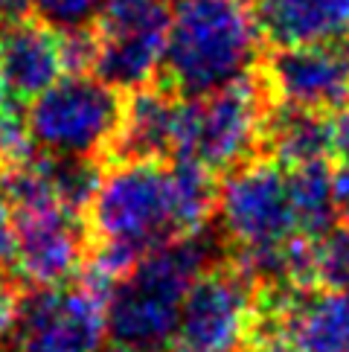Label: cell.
I'll use <instances>...</instances> for the list:
<instances>
[{
  "mask_svg": "<svg viewBox=\"0 0 349 352\" xmlns=\"http://www.w3.org/2000/svg\"><path fill=\"white\" fill-rule=\"evenodd\" d=\"M259 314V283L221 256L198 274L183 297L169 352H247Z\"/></svg>",
  "mask_w": 349,
  "mask_h": 352,
  "instance_id": "cell-5",
  "label": "cell"
},
{
  "mask_svg": "<svg viewBox=\"0 0 349 352\" xmlns=\"http://www.w3.org/2000/svg\"><path fill=\"white\" fill-rule=\"evenodd\" d=\"M262 41L251 0H181L157 82L183 99L213 94L259 67Z\"/></svg>",
  "mask_w": 349,
  "mask_h": 352,
  "instance_id": "cell-1",
  "label": "cell"
},
{
  "mask_svg": "<svg viewBox=\"0 0 349 352\" xmlns=\"http://www.w3.org/2000/svg\"><path fill=\"white\" fill-rule=\"evenodd\" d=\"M0 352H3V349H0Z\"/></svg>",
  "mask_w": 349,
  "mask_h": 352,
  "instance_id": "cell-24",
  "label": "cell"
},
{
  "mask_svg": "<svg viewBox=\"0 0 349 352\" xmlns=\"http://www.w3.org/2000/svg\"><path fill=\"white\" fill-rule=\"evenodd\" d=\"M105 335V300L82 283L32 285L21 294L9 352H99Z\"/></svg>",
  "mask_w": 349,
  "mask_h": 352,
  "instance_id": "cell-8",
  "label": "cell"
},
{
  "mask_svg": "<svg viewBox=\"0 0 349 352\" xmlns=\"http://www.w3.org/2000/svg\"><path fill=\"white\" fill-rule=\"evenodd\" d=\"M65 73L58 30L38 18H18L0 27V99L27 108Z\"/></svg>",
  "mask_w": 349,
  "mask_h": 352,
  "instance_id": "cell-11",
  "label": "cell"
},
{
  "mask_svg": "<svg viewBox=\"0 0 349 352\" xmlns=\"http://www.w3.org/2000/svg\"><path fill=\"white\" fill-rule=\"evenodd\" d=\"M87 228L93 245L134 265L152 250L195 236L172 160L111 163L87 212Z\"/></svg>",
  "mask_w": 349,
  "mask_h": 352,
  "instance_id": "cell-3",
  "label": "cell"
},
{
  "mask_svg": "<svg viewBox=\"0 0 349 352\" xmlns=\"http://www.w3.org/2000/svg\"><path fill=\"white\" fill-rule=\"evenodd\" d=\"M335 212L349 224V160L335 169Z\"/></svg>",
  "mask_w": 349,
  "mask_h": 352,
  "instance_id": "cell-20",
  "label": "cell"
},
{
  "mask_svg": "<svg viewBox=\"0 0 349 352\" xmlns=\"http://www.w3.org/2000/svg\"><path fill=\"white\" fill-rule=\"evenodd\" d=\"M18 306H21V292L15 285V276L0 274V341H9L12 329H15Z\"/></svg>",
  "mask_w": 349,
  "mask_h": 352,
  "instance_id": "cell-19",
  "label": "cell"
},
{
  "mask_svg": "<svg viewBox=\"0 0 349 352\" xmlns=\"http://www.w3.org/2000/svg\"><path fill=\"white\" fill-rule=\"evenodd\" d=\"M99 352H152V349H137V346H126V344H114V346L99 349Z\"/></svg>",
  "mask_w": 349,
  "mask_h": 352,
  "instance_id": "cell-23",
  "label": "cell"
},
{
  "mask_svg": "<svg viewBox=\"0 0 349 352\" xmlns=\"http://www.w3.org/2000/svg\"><path fill=\"white\" fill-rule=\"evenodd\" d=\"M277 105L262 70L183 102L178 155L201 163L213 175H227L262 155V137L271 108Z\"/></svg>",
  "mask_w": 349,
  "mask_h": 352,
  "instance_id": "cell-4",
  "label": "cell"
},
{
  "mask_svg": "<svg viewBox=\"0 0 349 352\" xmlns=\"http://www.w3.org/2000/svg\"><path fill=\"white\" fill-rule=\"evenodd\" d=\"M335 155L349 160V102L335 114Z\"/></svg>",
  "mask_w": 349,
  "mask_h": 352,
  "instance_id": "cell-21",
  "label": "cell"
},
{
  "mask_svg": "<svg viewBox=\"0 0 349 352\" xmlns=\"http://www.w3.org/2000/svg\"><path fill=\"white\" fill-rule=\"evenodd\" d=\"M256 21L271 47L349 41V0H256Z\"/></svg>",
  "mask_w": 349,
  "mask_h": 352,
  "instance_id": "cell-13",
  "label": "cell"
},
{
  "mask_svg": "<svg viewBox=\"0 0 349 352\" xmlns=\"http://www.w3.org/2000/svg\"><path fill=\"white\" fill-rule=\"evenodd\" d=\"M174 9L169 0H108L96 21V79L117 91H137L164 67Z\"/></svg>",
  "mask_w": 349,
  "mask_h": 352,
  "instance_id": "cell-7",
  "label": "cell"
},
{
  "mask_svg": "<svg viewBox=\"0 0 349 352\" xmlns=\"http://www.w3.org/2000/svg\"><path fill=\"white\" fill-rule=\"evenodd\" d=\"M108 0H30L35 18L58 32L96 27Z\"/></svg>",
  "mask_w": 349,
  "mask_h": 352,
  "instance_id": "cell-17",
  "label": "cell"
},
{
  "mask_svg": "<svg viewBox=\"0 0 349 352\" xmlns=\"http://www.w3.org/2000/svg\"><path fill=\"white\" fill-rule=\"evenodd\" d=\"M315 285L349 292V224L332 228L315 242Z\"/></svg>",
  "mask_w": 349,
  "mask_h": 352,
  "instance_id": "cell-15",
  "label": "cell"
},
{
  "mask_svg": "<svg viewBox=\"0 0 349 352\" xmlns=\"http://www.w3.org/2000/svg\"><path fill=\"white\" fill-rule=\"evenodd\" d=\"M35 155L27 108L0 99V172L15 169Z\"/></svg>",
  "mask_w": 349,
  "mask_h": 352,
  "instance_id": "cell-16",
  "label": "cell"
},
{
  "mask_svg": "<svg viewBox=\"0 0 349 352\" xmlns=\"http://www.w3.org/2000/svg\"><path fill=\"white\" fill-rule=\"evenodd\" d=\"M122 91L96 76H65L27 108L35 148L61 157H108L122 120Z\"/></svg>",
  "mask_w": 349,
  "mask_h": 352,
  "instance_id": "cell-6",
  "label": "cell"
},
{
  "mask_svg": "<svg viewBox=\"0 0 349 352\" xmlns=\"http://www.w3.org/2000/svg\"><path fill=\"white\" fill-rule=\"evenodd\" d=\"M183 102V96L169 91L157 79L146 87L128 91V99L122 102L117 137L111 143L105 160H174L181 143Z\"/></svg>",
  "mask_w": 349,
  "mask_h": 352,
  "instance_id": "cell-12",
  "label": "cell"
},
{
  "mask_svg": "<svg viewBox=\"0 0 349 352\" xmlns=\"http://www.w3.org/2000/svg\"><path fill=\"white\" fill-rule=\"evenodd\" d=\"M221 256H227L224 239L210 228L146 254L105 300L108 335L114 344L152 352L169 349L190 285Z\"/></svg>",
  "mask_w": 349,
  "mask_h": 352,
  "instance_id": "cell-2",
  "label": "cell"
},
{
  "mask_svg": "<svg viewBox=\"0 0 349 352\" xmlns=\"http://www.w3.org/2000/svg\"><path fill=\"white\" fill-rule=\"evenodd\" d=\"M18 245H21L18 210L12 207V201H9L3 192H0V274L15 276Z\"/></svg>",
  "mask_w": 349,
  "mask_h": 352,
  "instance_id": "cell-18",
  "label": "cell"
},
{
  "mask_svg": "<svg viewBox=\"0 0 349 352\" xmlns=\"http://www.w3.org/2000/svg\"><path fill=\"white\" fill-rule=\"evenodd\" d=\"M262 155L282 166L329 160L335 155V117L326 111L273 105L262 137Z\"/></svg>",
  "mask_w": 349,
  "mask_h": 352,
  "instance_id": "cell-14",
  "label": "cell"
},
{
  "mask_svg": "<svg viewBox=\"0 0 349 352\" xmlns=\"http://www.w3.org/2000/svg\"><path fill=\"white\" fill-rule=\"evenodd\" d=\"M21 245L15 280L27 285H58L70 283L87 259L91 250V228L85 216L61 207L18 212Z\"/></svg>",
  "mask_w": 349,
  "mask_h": 352,
  "instance_id": "cell-10",
  "label": "cell"
},
{
  "mask_svg": "<svg viewBox=\"0 0 349 352\" xmlns=\"http://www.w3.org/2000/svg\"><path fill=\"white\" fill-rule=\"evenodd\" d=\"M259 70L277 105L338 114L349 102V41L273 47Z\"/></svg>",
  "mask_w": 349,
  "mask_h": 352,
  "instance_id": "cell-9",
  "label": "cell"
},
{
  "mask_svg": "<svg viewBox=\"0 0 349 352\" xmlns=\"http://www.w3.org/2000/svg\"><path fill=\"white\" fill-rule=\"evenodd\" d=\"M27 9H30V0H0V27L18 18H27Z\"/></svg>",
  "mask_w": 349,
  "mask_h": 352,
  "instance_id": "cell-22",
  "label": "cell"
}]
</instances>
